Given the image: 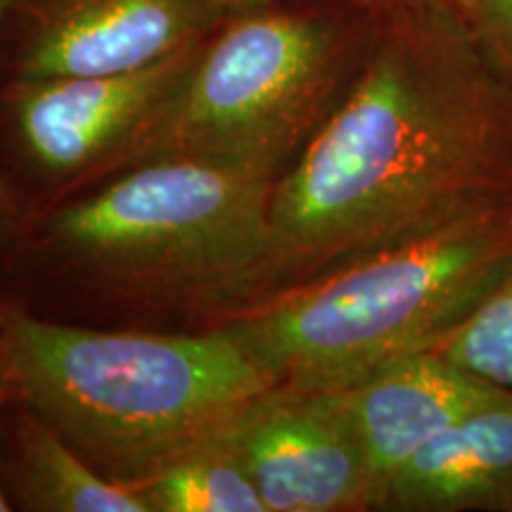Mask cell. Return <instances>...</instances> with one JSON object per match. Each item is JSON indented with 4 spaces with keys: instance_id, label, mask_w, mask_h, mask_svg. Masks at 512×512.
I'll return each instance as SVG.
<instances>
[{
    "instance_id": "cell-16",
    "label": "cell",
    "mask_w": 512,
    "mask_h": 512,
    "mask_svg": "<svg viewBox=\"0 0 512 512\" xmlns=\"http://www.w3.org/2000/svg\"><path fill=\"white\" fill-rule=\"evenodd\" d=\"M230 10L238 8H252V5H268V3H351V5H363V8H389V5L401 3V0H228Z\"/></svg>"
},
{
    "instance_id": "cell-13",
    "label": "cell",
    "mask_w": 512,
    "mask_h": 512,
    "mask_svg": "<svg viewBox=\"0 0 512 512\" xmlns=\"http://www.w3.org/2000/svg\"><path fill=\"white\" fill-rule=\"evenodd\" d=\"M425 349L512 392V268Z\"/></svg>"
},
{
    "instance_id": "cell-11",
    "label": "cell",
    "mask_w": 512,
    "mask_h": 512,
    "mask_svg": "<svg viewBox=\"0 0 512 512\" xmlns=\"http://www.w3.org/2000/svg\"><path fill=\"white\" fill-rule=\"evenodd\" d=\"M10 406L0 448L15 510L150 512L136 486L95 470L50 422L12 396Z\"/></svg>"
},
{
    "instance_id": "cell-3",
    "label": "cell",
    "mask_w": 512,
    "mask_h": 512,
    "mask_svg": "<svg viewBox=\"0 0 512 512\" xmlns=\"http://www.w3.org/2000/svg\"><path fill=\"white\" fill-rule=\"evenodd\" d=\"M512 268V202L456 216L264 299L219 323L275 384L344 389L425 349Z\"/></svg>"
},
{
    "instance_id": "cell-14",
    "label": "cell",
    "mask_w": 512,
    "mask_h": 512,
    "mask_svg": "<svg viewBox=\"0 0 512 512\" xmlns=\"http://www.w3.org/2000/svg\"><path fill=\"white\" fill-rule=\"evenodd\" d=\"M512 88V0H441Z\"/></svg>"
},
{
    "instance_id": "cell-4",
    "label": "cell",
    "mask_w": 512,
    "mask_h": 512,
    "mask_svg": "<svg viewBox=\"0 0 512 512\" xmlns=\"http://www.w3.org/2000/svg\"><path fill=\"white\" fill-rule=\"evenodd\" d=\"M382 10L351 3L230 10L197 46L155 157L204 159L278 181L347 93Z\"/></svg>"
},
{
    "instance_id": "cell-6",
    "label": "cell",
    "mask_w": 512,
    "mask_h": 512,
    "mask_svg": "<svg viewBox=\"0 0 512 512\" xmlns=\"http://www.w3.org/2000/svg\"><path fill=\"white\" fill-rule=\"evenodd\" d=\"M195 50L117 74L12 76L5 105L31 171L72 185L155 157Z\"/></svg>"
},
{
    "instance_id": "cell-5",
    "label": "cell",
    "mask_w": 512,
    "mask_h": 512,
    "mask_svg": "<svg viewBox=\"0 0 512 512\" xmlns=\"http://www.w3.org/2000/svg\"><path fill=\"white\" fill-rule=\"evenodd\" d=\"M275 183L204 159L152 157L57 207L43 245L100 285L240 304L268 254Z\"/></svg>"
},
{
    "instance_id": "cell-17",
    "label": "cell",
    "mask_w": 512,
    "mask_h": 512,
    "mask_svg": "<svg viewBox=\"0 0 512 512\" xmlns=\"http://www.w3.org/2000/svg\"><path fill=\"white\" fill-rule=\"evenodd\" d=\"M10 401V392L8 394H0V422H3V413L8 408ZM0 439H3V430H0ZM15 510V503L8 494V486H5V475H3V448H0V512H10Z\"/></svg>"
},
{
    "instance_id": "cell-7",
    "label": "cell",
    "mask_w": 512,
    "mask_h": 512,
    "mask_svg": "<svg viewBox=\"0 0 512 512\" xmlns=\"http://www.w3.org/2000/svg\"><path fill=\"white\" fill-rule=\"evenodd\" d=\"M228 434L266 512L373 510V479L344 389L271 384Z\"/></svg>"
},
{
    "instance_id": "cell-12",
    "label": "cell",
    "mask_w": 512,
    "mask_h": 512,
    "mask_svg": "<svg viewBox=\"0 0 512 512\" xmlns=\"http://www.w3.org/2000/svg\"><path fill=\"white\" fill-rule=\"evenodd\" d=\"M133 486L150 512H266L228 430L188 448Z\"/></svg>"
},
{
    "instance_id": "cell-1",
    "label": "cell",
    "mask_w": 512,
    "mask_h": 512,
    "mask_svg": "<svg viewBox=\"0 0 512 512\" xmlns=\"http://www.w3.org/2000/svg\"><path fill=\"white\" fill-rule=\"evenodd\" d=\"M510 202L512 88L441 0H401L275 183L268 254L240 304Z\"/></svg>"
},
{
    "instance_id": "cell-9",
    "label": "cell",
    "mask_w": 512,
    "mask_h": 512,
    "mask_svg": "<svg viewBox=\"0 0 512 512\" xmlns=\"http://www.w3.org/2000/svg\"><path fill=\"white\" fill-rule=\"evenodd\" d=\"M498 389L434 349L389 358L344 387L373 479V510L384 486L422 446Z\"/></svg>"
},
{
    "instance_id": "cell-18",
    "label": "cell",
    "mask_w": 512,
    "mask_h": 512,
    "mask_svg": "<svg viewBox=\"0 0 512 512\" xmlns=\"http://www.w3.org/2000/svg\"><path fill=\"white\" fill-rule=\"evenodd\" d=\"M8 380H5V363H3V351H0V394H8Z\"/></svg>"
},
{
    "instance_id": "cell-8",
    "label": "cell",
    "mask_w": 512,
    "mask_h": 512,
    "mask_svg": "<svg viewBox=\"0 0 512 512\" xmlns=\"http://www.w3.org/2000/svg\"><path fill=\"white\" fill-rule=\"evenodd\" d=\"M228 0H15L12 76H93L143 69L200 46Z\"/></svg>"
},
{
    "instance_id": "cell-10",
    "label": "cell",
    "mask_w": 512,
    "mask_h": 512,
    "mask_svg": "<svg viewBox=\"0 0 512 512\" xmlns=\"http://www.w3.org/2000/svg\"><path fill=\"white\" fill-rule=\"evenodd\" d=\"M377 510L512 512V392L498 389L422 446Z\"/></svg>"
},
{
    "instance_id": "cell-15",
    "label": "cell",
    "mask_w": 512,
    "mask_h": 512,
    "mask_svg": "<svg viewBox=\"0 0 512 512\" xmlns=\"http://www.w3.org/2000/svg\"><path fill=\"white\" fill-rule=\"evenodd\" d=\"M15 0H0V27L5 24V19L10 17V8ZM17 207L12 202V195L8 185L0 178V266L10 259L12 249L17 242Z\"/></svg>"
},
{
    "instance_id": "cell-2",
    "label": "cell",
    "mask_w": 512,
    "mask_h": 512,
    "mask_svg": "<svg viewBox=\"0 0 512 512\" xmlns=\"http://www.w3.org/2000/svg\"><path fill=\"white\" fill-rule=\"evenodd\" d=\"M0 351L12 399L124 484L226 432L275 384L221 323L195 335L93 330L0 302Z\"/></svg>"
}]
</instances>
